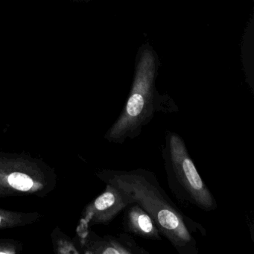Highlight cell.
<instances>
[{
    "instance_id": "7a4b0ae2",
    "label": "cell",
    "mask_w": 254,
    "mask_h": 254,
    "mask_svg": "<svg viewBox=\"0 0 254 254\" xmlns=\"http://www.w3.org/2000/svg\"><path fill=\"white\" fill-rule=\"evenodd\" d=\"M133 85L120 117L105 133V139L114 144L138 137L157 112H176L173 101L160 96L156 89L158 59L148 45L140 50Z\"/></svg>"
},
{
    "instance_id": "ba28073f",
    "label": "cell",
    "mask_w": 254,
    "mask_h": 254,
    "mask_svg": "<svg viewBox=\"0 0 254 254\" xmlns=\"http://www.w3.org/2000/svg\"><path fill=\"white\" fill-rule=\"evenodd\" d=\"M38 212H17L0 208V230L30 225L41 219Z\"/></svg>"
},
{
    "instance_id": "277c9868",
    "label": "cell",
    "mask_w": 254,
    "mask_h": 254,
    "mask_svg": "<svg viewBox=\"0 0 254 254\" xmlns=\"http://www.w3.org/2000/svg\"><path fill=\"white\" fill-rule=\"evenodd\" d=\"M57 175L39 157L0 151V192L8 196L44 197L54 191Z\"/></svg>"
},
{
    "instance_id": "9c48e42d",
    "label": "cell",
    "mask_w": 254,
    "mask_h": 254,
    "mask_svg": "<svg viewBox=\"0 0 254 254\" xmlns=\"http://www.w3.org/2000/svg\"><path fill=\"white\" fill-rule=\"evenodd\" d=\"M54 252L57 254H79L72 241L67 236L62 233L59 228L53 230L52 233Z\"/></svg>"
},
{
    "instance_id": "5b68a950",
    "label": "cell",
    "mask_w": 254,
    "mask_h": 254,
    "mask_svg": "<svg viewBox=\"0 0 254 254\" xmlns=\"http://www.w3.org/2000/svg\"><path fill=\"white\" fill-rule=\"evenodd\" d=\"M77 234L79 237L81 251L85 254H148L149 252L139 246L128 233L117 236H100L90 227L78 225Z\"/></svg>"
},
{
    "instance_id": "8992f818",
    "label": "cell",
    "mask_w": 254,
    "mask_h": 254,
    "mask_svg": "<svg viewBox=\"0 0 254 254\" xmlns=\"http://www.w3.org/2000/svg\"><path fill=\"white\" fill-rule=\"evenodd\" d=\"M105 191L86 206L79 225H108L130 204L128 197L118 189L105 184Z\"/></svg>"
},
{
    "instance_id": "6da1fadb",
    "label": "cell",
    "mask_w": 254,
    "mask_h": 254,
    "mask_svg": "<svg viewBox=\"0 0 254 254\" xmlns=\"http://www.w3.org/2000/svg\"><path fill=\"white\" fill-rule=\"evenodd\" d=\"M96 177L105 184L114 186L128 197L130 203H139L155 222L162 236L179 254H198L193 233L206 236L201 224L187 217L169 198L154 172L148 169H102Z\"/></svg>"
},
{
    "instance_id": "30bf717a",
    "label": "cell",
    "mask_w": 254,
    "mask_h": 254,
    "mask_svg": "<svg viewBox=\"0 0 254 254\" xmlns=\"http://www.w3.org/2000/svg\"><path fill=\"white\" fill-rule=\"evenodd\" d=\"M23 245L12 239L0 238V254H17L23 251Z\"/></svg>"
},
{
    "instance_id": "52a82bcc",
    "label": "cell",
    "mask_w": 254,
    "mask_h": 254,
    "mask_svg": "<svg viewBox=\"0 0 254 254\" xmlns=\"http://www.w3.org/2000/svg\"><path fill=\"white\" fill-rule=\"evenodd\" d=\"M123 227L126 233L142 239L154 241L162 239L161 233L151 215L135 202L125 209Z\"/></svg>"
},
{
    "instance_id": "8fae6325",
    "label": "cell",
    "mask_w": 254,
    "mask_h": 254,
    "mask_svg": "<svg viewBox=\"0 0 254 254\" xmlns=\"http://www.w3.org/2000/svg\"><path fill=\"white\" fill-rule=\"evenodd\" d=\"M0 197H4L3 194L0 192Z\"/></svg>"
},
{
    "instance_id": "3957f363",
    "label": "cell",
    "mask_w": 254,
    "mask_h": 254,
    "mask_svg": "<svg viewBox=\"0 0 254 254\" xmlns=\"http://www.w3.org/2000/svg\"><path fill=\"white\" fill-rule=\"evenodd\" d=\"M162 157L168 185L181 204L205 212L217 209L216 200L197 172L185 142L178 133L166 132Z\"/></svg>"
}]
</instances>
